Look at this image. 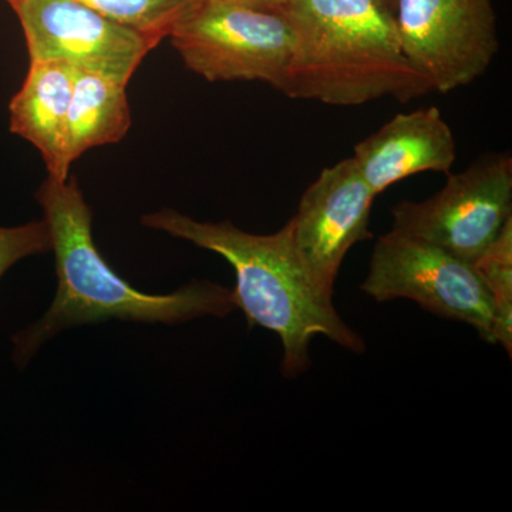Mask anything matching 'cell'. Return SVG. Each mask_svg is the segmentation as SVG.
I'll return each mask as SVG.
<instances>
[{
	"instance_id": "5b68a950",
	"label": "cell",
	"mask_w": 512,
	"mask_h": 512,
	"mask_svg": "<svg viewBox=\"0 0 512 512\" xmlns=\"http://www.w3.org/2000/svg\"><path fill=\"white\" fill-rule=\"evenodd\" d=\"M424 201L392 210L390 231L426 242L473 265L512 218V157L484 154Z\"/></svg>"
},
{
	"instance_id": "2e32d148",
	"label": "cell",
	"mask_w": 512,
	"mask_h": 512,
	"mask_svg": "<svg viewBox=\"0 0 512 512\" xmlns=\"http://www.w3.org/2000/svg\"><path fill=\"white\" fill-rule=\"evenodd\" d=\"M232 2L241 3V5L251 6V8L262 10H279L284 5L285 0H232Z\"/></svg>"
},
{
	"instance_id": "30bf717a",
	"label": "cell",
	"mask_w": 512,
	"mask_h": 512,
	"mask_svg": "<svg viewBox=\"0 0 512 512\" xmlns=\"http://www.w3.org/2000/svg\"><path fill=\"white\" fill-rule=\"evenodd\" d=\"M453 131L437 107L396 114L355 146L353 160L376 195L412 175L450 173L456 161Z\"/></svg>"
},
{
	"instance_id": "52a82bcc",
	"label": "cell",
	"mask_w": 512,
	"mask_h": 512,
	"mask_svg": "<svg viewBox=\"0 0 512 512\" xmlns=\"http://www.w3.org/2000/svg\"><path fill=\"white\" fill-rule=\"evenodd\" d=\"M393 18L404 55L433 92L476 82L500 47L491 0H394Z\"/></svg>"
},
{
	"instance_id": "3957f363",
	"label": "cell",
	"mask_w": 512,
	"mask_h": 512,
	"mask_svg": "<svg viewBox=\"0 0 512 512\" xmlns=\"http://www.w3.org/2000/svg\"><path fill=\"white\" fill-rule=\"evenodd\" d=\"M278 12L295 39L279 90L285 96L362 106L433 92L404 55L393 13L382 0H285Z\"/></svg>"
},
{
	"instance_id": "6da1fadb",
	"label": "cell",
	"mask_w": 512,
	"mask_h": 512,
	"mask_svg": "<svg viewBox=\"0 0 512 512\" xmlns=\"http://www.w3.org/2000/svg\"><path fill=\"white\" fill-rule=\"evenodd\" d=\"M55 254L57 288L49 311L12 336L13 362L29 365L37 350L60 332L107 320L181 325L202 316L224 318L237 309L232 289L191 281L165 295L133 288L107 264L94 244L93 211L76 177L47 175L36 192Z\"/></svg>"
},
{
	"instance_id": "5bb4252c",
	"label": "cell",
	"mask_w": 512,
	"mask_h": 512,
	"mask_svg": "<svg viewBox=\"0 0 512 512\" xmlns=\"http://www.w3.org/2000/svg\"><path fill=\"white\" fill-rule=\"evenodd\" d=\"M116 20L121 25L137 30L157 40L170 35L175 20L190 0H77Z\"/></svg>"
},
{
	"instance_id": "7a4b0ae2",
	"label": "cell",
	"mask_w": 512,
	"mask_h": 512,
	"mask_svg": "<svg viewBox=\"0 0 512 512\" xmlns=\"http://www.w3.org/2000/svg\"><path fill=\"white\" fill-rule=\"evenodd\" d=\"M141 224L227 259L237 278L232 289L237 309L247 316L249 328L261 326L281 339V370L288 379L311 366L309 346L316 336L350 352L366 349L365 340L340 318L333 302L313 288L293 248L289 222L274 234H249L229 221H195L165 208L144 215Z\"/></svg>"
},
{
	"instance_id": "9a60e30c",
	"label": "cell",
	"mask_w": 512,
	"mask_h": 512,
	"mask_svg": "<svg viewBox=\"0 0 512 512\" xmlns=\"http://www.w3.org/2000/svg\"><path fill=\"white\" fill-rule=\"evenodd\" d=\"M52 251L46 221H33L20 227H0V279L22 259Z\"/></svg>"
},
{
	"instance_id": "e0dca14e",
	"label": "cell",
	"mask_w": 512,
	"mask_h": 512,
	"mask_svg": "<svg viewBox=\"0 0 512 512\" xmlns=\"http://www.w3.org/2000/svg\"><path fill=\"white\" fill-rule=\"evenodd\" d=\"M382 2L386 5V8L393 13L394 0H382Z\"/></svg>"
},
{
	"instance_id": "8992f818",
	"label": "cell",
	"mask_w": 512,
	"mask_h": 512,
	"mask_svg": "<svg viewBox=\"0 0 512 512\" xmlns=\"http://www.w3.org/2000/svg\"><path fill=\"white\" fill-rule=\"evenodd\" d=\"M362 291L376 302L410 299L440 318L460 320L494 343V308L476 269L443 249L389 231L379 238Z\"/></svg>"
},
{
	"instance_id": "7c38bea8",
	"label": "cell",
	"mask_w": 512,
	"mask_h": 512,
	"mask_svg": "<svg viewBox=\"0 0 512 512\" xmlns=\"http://www.w3.org/2000/svg\"><path fill=\"white\" fill-rule=\"evenodd\" d=\"M127 86L106 74L76 69L67 121L70 165L90 148L119 143L126 136L131 127Z\"/></svg>"
},
{
	"instance_id": "4fadbf2b",
	"label": "cell",
	"mask_w": 512,
	"mask_h": 512,
	"mask_svg": "<svg viewBox=\"0 0 512 512\" xmlns=\"http://www.w3.org/2000/svg\"><path fill=\"white\" fill-rule=\"evenodd\" d=\"M494 308V343L512 356V218L473 264Z\"/></svg>"
},
{
	"instance_id": "277c9868",
	"label": "cell",
	"mask_w": 512,
	"mask_h": 512,
	"mask_svg": "<svg viewBox=\"0 0 512 512\" xmlns=\"http://www.w3.org/2000/svg\"><path fill=\"white\" fill-rule=\"evenodd\" d=\"M185 66L208 82H264L281 90L293 32L278 10L232 0H190L170 30Z\"/></svg>"
},
{
	"instance_id": "8fae6325",
	"label": "cell",
	"mask_w": 512,
	"mask_h": 512,
	"mask_svg": "<svg viewBox=\"0 0 512 512\" xmlns=\"http://www.w3.org/2000/svg\"><path fill=\"white\" fill-rule=\"evenodd\" d=\"M76 67L64 62H30L22 89L10 101V131L40 151L47 173L67 180V121Z\"/></svg>"
},
{
	"instance_id": "ac0fdd59",
	"label": "cell",
	"mask_w": 512,
	"mask_h": 512,
	"mask_svg": "<svg viewBox=\"0 0 512 512\" xmlns=\"http://www.w3.org/2000/svg\"><path fill=\"white\" fill-rule=\"evenodd\" d=\"M6 2H8V3H9V5H10V3H12V2H13V0H6Z\"/></svg>"
},
{
	"instance_id": "ba28073f",
	"label": "cell",
	"mask_w": 512,
	"mask_h": 512,
	"mask_svg": "<svg viewBox=\"0 0 512 512\" xmlns=\"http://www.w3.org/2000/svg\"><path fill=\"white\" fill-rule=\"evenodd\" d=\"M30 62H64L130 82L157 40L77 0H13Z\"/></svg>"
},
{
	"instance_id": "9c48e42d",
	"label": "cell",
	"mask_w": 512,
	"mask_h": 512,
	"mask_svg": "<svg viewBox=\"0 0 512 512\" xmlns=\"http://www.w3.org/2000/svg\"><path fill=\"white\" fill-rule=\"evenodd\" d=\"M376 197L355 160L346 158L322 170L288 221L296 255L325 301L333 302L339 269L350 249L372 238L369 224Z\"/></svg>"
}]
</instances>
